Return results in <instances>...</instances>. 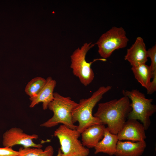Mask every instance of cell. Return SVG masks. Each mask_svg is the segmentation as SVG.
<instances>
[{
  "label": "cell",
  "instance_id": "obj_20",
  "mask_svg": "<svg viewBox=\"0 0 156 156\" xmlns=\"http://www.w3.org/2000/svg\"><path fill=\"white\" fill-rule=\"evenodd\" d=\"M153 80L151 81L148 88L147 90V94H152L156 90V74L153 75Z\"/></svg>",
  "mask_w": 156,
  "mask_h": 156
},
{
  "label": "cell",
  "instance_id": "obj_6",
  "mask_svg": "<svg viewBox=\"0 0 156 156\" xmlns=\"http://www.w3.org/2000/svg\"><path fill=\"white\" fill-rule=\"evenodd\" d=\"M80 133L76 129H70L62 125L54 131V135L59 139L61 156H87L89 148L85 147L79 140Z\"/></svg>",
  "mask_w": 156,
  "mask_h": 156
},
{
  "label": "cell",
  "instance_id": "obj_12",
  "mask_svg": "<svg viewBox=\"0 0 156 156\" xmlns=\"http://www.w3.org/2000/svg\"><path fill=\"white\" fill-rule=\"evenodd\" d=\"M105 128L103 124H98L86 128L81 134L83 145L88 148H94L103 138Z\"/></svg>",
  "mask_w": 156,
  "mask_h": 156
},
{
  "label": "cell",
  "instance_id": "obj_7",
  "mask_svg": "<svg viewBox=\"0 0 156 156\" xmlns=\"http://www.w3.org/2000/svg\"><path fill=\"white\" fill-rule=\"evenodd\" d=\"M129 39L122 27H113L100 36L96 44L102 58L109 57L115 50L125 47Z\"/></svg>",
  "mask_w": 156,
  "mask_h": 156
},
{
  "label": "cell",
  "instance_id": "obj_4",
  "mask_svg": "<svg viewBox=\"0 0 156 156\" xmlns=\"http://www.w3.org/2000/svg\"><path fill=\"white\" fill-rule=\"evenodd\" d=\"M122 92L131 101V110L128 119L140 120L145 130L148 129L151 124L150 117L156 111V106L152 103L153 100L146 98L144 94L136 89L123 90Z\"/></svg>",
  "mask_w": 156,
  "mask_h": 156
},
{
  "label": "cell",
  "instance_id": "obj_13",
  "mask_svg": "<svg viewBox=\"0 0 156 156\" xmlns=\"http://www.w3.org/2000/svg\"><path fill=\"white\" fill-rule=\"evenodd\" d=\"M44 87L36 96L29 99L31 103L29 107L32 108L40 102L42 103V108L45 110L48 108L49 103L54 98L53 91L56 82L51 77H48Z\"/></svg>",
  "mask_w": 156,
  "mask_h": 156
},
{
  "label": "cell",
  "instance_id": "obj_8",
  "mask_svg": "<svg viewBox=\"0 0 156 156\" xmlns=\"http://www.w3.org/2000/svg\"><path fill=\"white\" fill-rule=\"evenodd\" d=\"M38 135L36 134L29 135L23 132L20 128L12 127L5 131L3 134L2 144L4 147H12L20 145L24 148L34 147L41 148V144H36L33 140L37 139Z\"/></svg>",
  "mask_w": 156,
  "mask_h": 156
},
{
  "label": "cell",
  "instance_id": "obj_10",
  "mask_svg": "<svg viewBox=\"0 0 156 156\" xmlns=\"http://www.w3.org/2000/svg\"><path fill=\"white\" fill-rule=\"evenodd\" d=\"M147 50L143 39L138 37L134 43L127 49L125 59L132 66L146 64L148 60Z\"/></svg>",
  "mask_w": 156,
  "mask_h": 156
},
{
  "label": "cell",
  "instance_id": "obj_14",
  "mask_svg": "<svg viewBox=\"0 0 156 156\" xmlns=\"http://www.w3.org/2000/svg\"><path fill=\"white\" fill-rule=\"evenodd\" d=\"M118 140L117 135L111 133L105 127L103 138L94 148V154L103 153L110 156L114 155Z\"/></svg>",
  "mask_w": 156,
  "mask_h": 156
},
{
  "label": "cell",
  "instance_id": "obj_1",
  "mask_svg": "<svg viewBox=\"0 0 156 156\" xmlns=\"http://www.w3.org/2000/svg\"><path fill=\"white\" fill-rule=\"evenodd\" d=\"M129 99L124 96L99 103L93 116L98 118L102 124L107 125L112 133L117 135L128 118L131 110Z\"/></svg>",
  "mask_w": 156,
  "mask_h": 156
},
{
  "label": "cell",
  "instance_id": "obj_16",
  "mask_svg": "<svg viewBox=\"0 0 156 156\" xmlns=\"http://www.w3.org/2000/svg\"><path fill=\"white\" fill-rule=\"evenodd\" d=\"M46 83V80L40 77H36L31 80L25 88V92L29 96V99L36 96Z\"/></svg>",
  "mask_w": 156,
  "mask_h": 156
},
{
  "label": "cell",
  "instance_id": "obj_11",
  "mask_svg": "<svg viewBox=\"0 0 156 156\" xmlns=\"http://www.w3.org/2000/svg\"><path fill=\"white\" fill-rule=\"evenodd\" d=\"M146 144L145 141L131 142L118 140L114 155L116 156H140Z\"/></svg>",
  "mask_w": 156,
  "mask_h": 156
},
{
  "label": "cell",
  "instance_id": "obj_3",
  "mask_svg": "<svg viewBox=\"0 0 156 156\" xmlns=\"http://www.w3.org/2000/svg\"><path fill=\"white\" fill-rule=\"evenodd\" d=\"M53 95V99L48 106V108L53 112V116L40 126L50 128L61 123L70 129H76L77 126L73 122L72 112L77 103L70 97L64 96L57 92L54 93Z\"/></svg>",
  "mask_w": 156,
  "mask_h": 156
},
{
  "label": "cell",
  "instance_id": "obj_21",
  "mask_svg": "<svg viewBox=\"0 0 156 156\" xmlns=\"http://www.w3.org/2000/svg\"><path fill=\"white\" fill-rule=\"evenodd\" d=\"M56 156H61V151L60 148L58 149V153Z\"/></svg>",
  "mask_w": 156,
  "mask_h": 156
},
{
  "label": "cell",
  "instance_id": "obj_9",
  "mask_svg": "<svg viewBox=\"0 0 156 156\" xmlns=\"http://www.w3.org/2000/svg\"><path fill=\"white\" fill-rule=\"evenodd\" d=\"M145 130L142 124L137 120L128 119L117 135L119 141H144L146 138Z\"/></svg>",
  "mask_w": 156,
  "mask_h": 156
},
{
  "label": "cell",
  "instance_id": "obj_22",
  "mask_svg": "<svg viewBox=\"0 0 156 156\" xmlns=\"http://www.w3.org/2000/svg\"><path fill=\"white\" fill-rule=\"evenodd\" d=\"M75 156H83L81 155H77Z\"/></svg>",
  "mask_w": 156,
  "mask_h": 156
},
{
  "label": "cell",
  "instance_id": "obj_5",
  "mask_svg": "<svg viewBox=\"0 0 156 156\" xmlns=\"http://www.w3.org/2000/svg\"><path fill=\"white\" fill-rule=\"evenodd\" d=\"M95 44L91 42L86 43L80 48H78L75 50L70 56V67L73 73L85 86L90 84L94 77V73L91 67V64L98 60L106 61V59L102 58L94 59L89 62L86 61V57L87 52Z\"/></svg>",
  "mask_w": 156,
  "mask_h": 156
},
{
  "label": "cell",
  "instance_id": "obj_19",
  "mask_svg": "<svg viewBox=\"0 0 156 156\" xmlns=\"http://www.w3.org/2000/svg\"><path fill=\"white\" fill-rule=\"evenodd\" d=\"M20 153L19 151H15L12 147L0 148V156H18Z\"/></svg>",
  "mask_w": 156,
  "mask_h": 156
},
{
  "label": "cell",
  "instance_id": "obj_17",
  "mask_svg": "<svg viewBox=\"0 0 156 156\" xmlns=\"http://www.w3.org/2000/svg\"><path fill=\"white\" fill-rule=\"evenodd\" d=\"M18 156H53L54 149L51 145L47 146L44 150L41 148L28 147L21 148Z\"/></svg>",
  "mask_w": 156,
  "mask_h": 156
},
{
  "label": "cell",
  "instance_id": "obj_18",
  "mask_svg": "<svg viewBox=\"0 0 156 156\" xmlns=\"http://www.w3.org/2000/svg\"><path fill=\"white\" fill-rule=\"evenodd\" d=\"M148 57H149L151 61L150 66L151 68L153 75L156 74V45H155L147 50Z\"/></svg>",
  "mask_w": 156,
  "mask_h": 156
},
{
  "label": "cell",
  "instance_id": "obj_2",
  "mask_svg": "<svg viewBox=\"0 0 156 156\" xmlns=\"http://www.w3.org/2000/svg\"><path fill=\"white\" fill-rule=\"evenodd\" d=\"M111 88L110 86H101L90 97L81 99L77 103L72 111V120L74 124L77 122H79L76 130L80 133L91 126L102 124L99 119L92 115L93 109L103 95Z\"/></svg>",
  "mask_w": 156,
  "mask_h": 156
},
{
  "label": "cell",
  "instance_id": "obj_15",
  "mask_svg": "<svg viewBox=\"0 0 156 156\" xmlns=\"http://www.w3.org/2000/svg\"><path fill=\"white\" fill-rule=\"evenodd\" d=\"M131 69L135 79L144 87L148 88L153 77V73L150 66L146 64L132 66Z\"/></svg>",
  "mask_w": 156,
  "mask_h": 156
}]
</instances>
